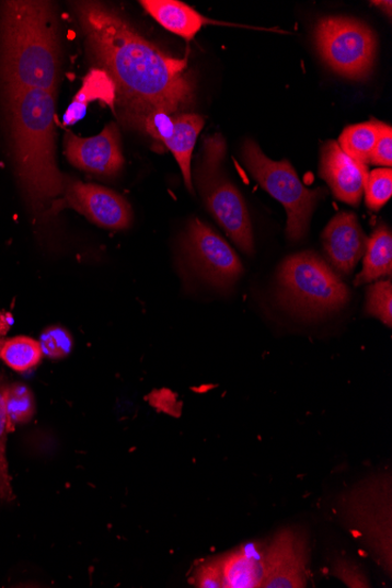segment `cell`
<instances>
[{
  "mask_svg": "<svg viewBox=\"0 0 392 588\" xmlns=\"http://www.w3.org/2000/svg\"><path fill=\"white\" fill-rule=\"evenodd\" d=\"M76 10L89 50L116 87V103L130 126L155 111L188 113L195 84L186 58L163 53L102 3L80 2Z\"/></svg>",
  "mask_w": 392,
  "mask_h": 588,
  "instance_id": "obj_1",
  "label": "cell"
},
{
  "mask_svg": "<svg viewBox=\"0 0 392 588\" xmlns=\"http://www.w3.org/2000/svg\"><path fill=\"white\" fill-rule=\"evenodd\" d=\"M15 173L37 217L55 216L67 187L56 159V93L27 90L7 96Z\"/></svg>",
  "mask_w": 392,
  "mask_h": 588,
  "instance_id": "obj_2",
  "label": "cell"
},
{
  "mask_svg": "<svg viewBox=\"0 0 392 588\" xmlns=\"http://www.w3.org/2000/svg\"><path fill=\"white\" fill-rule=\"evenodd\" d=\"M57 23L51 3H2L0 83L5 96L27 90L57 92L60 72Z\"/></svg>",
  "mask_w": 392,
  "mask_h": 588,
  "instance_id": "obj_3",
  "label": "cell"
},
{
  "mask_svg": "<svg viewBox=\"0 0 392 588\" xmlns=\"http://www.w3.org/2000/svg\"><path fill=\"white\" fill-rule=\"evenodd\" d=\"M283 302L293 312L313 318L345 307L349 288L325 261L314 252H303L284 261L279 272Z\"/></svg>",
  "mask_w": 392,
  "mask_h": 588,
  "instance_id": "obj_4",
  "label": "cell"
},
{
  "mask_svg": "<svg viewBox=\"0 0 392 588\" xmlns=\"http://www.w3.org/2000/svg\"><path fill=\"white\" fill-rule=\"evenodd\" d=\"M226 152L227 146L221 135L206 139L196 180L210 215L242 252L252 255L254 238L247 205L222 172Z\"/></svg>",
  "mask_w": 392,
  "mask_h": 588,
  "instance_id": "obj_5",
  "label": "cell"
},
{
  "mask_svg": "<svg viewBox=\"0 0 392 588\" xmlns=\"http://www.w3.org/2000/svg\"><path fill=\"white\" fill-rule=\"evenodd\" d=\"M243 160L260 186L285 206L288 238L291 241L303 239L324 191L307 188L287 160H270L252 140L244 143Z\"/></svg>",
  "mask_w": 392,
  "mask_h": 588,
  "instance_id": "obj_6",
  "label": "cell"
},
{
  "mask_svg": "<svg viewBox=\"0 0 392 588\" xmlns=\"http://www.w3.org/2000/svg\"><path fill=\"white\" fill-rule=\"evenodd\" d=\"M318 50L342 77L362 80L372 71L378 41L362 22L347 18L322 19L315 30Z\"/></svg>",
  "mask_w": 392,
  "mask_h": 588,
  "instance_id": "obj_7",
  "label": "cell"
},
{
  "mask_svg": "<svg viewBox=\"0 0 392 588\" xmlns=\"http://www.w3.org/2000/svg\"><path fill=\"white\" fill-rule=\"evenodd\" d=\"M343 516L355 537L391 569L390 480L374 479L356 486L342 503ZM384 567V568H385Z\"/></svg>",
  "mask_w": 392,
  "mask_h": 588,
  "instance_id": "obj_8",
  "label": "cell"
},
{
  "mask_svg": "<svg viewBox=\"0 0 392 588\" xmlns=\"http://www.w3.org/2000/svg\"><path fill=\"white\" fill-rule=\"evenodd\" d=\"M185 252L193 269L216 288H231L243 273L241 261L230 244L199 219L189 223Z\"/></svg>",
  "mask_w": 392,
  "mask_h": 588,
  "instance_id": "obj_9",
  "label": "cell"
},
{
  "mask_svg": "<svg viewBox=\"0 0 392 588\" xmlns=\"http://www.w3.org/2000/svg\"><path fill=\"white\" fill-rule=\"evenodd\" d=\"M309 539L301 529L277 532L266 549V578L261 588H302L308 581Z\"/></svg>",
  "mask_w": 392,
  "mask_h": 588,
  "instance_id": "obj_10",
  "label": "cell"
},
{
  "mask_svg": "<svg viewBox=\"0 0 392 588\" xmlns=\"http://www.w3.org/2000/svg\"><path fill=\"white\" fill-rule=\"evenodd\" d=\"M71 207L97 226L111 231L127 230L132 208L120 194L108 188L67 178L60 210Z\"/></svg>",
  "mask_w": 392,
  "mask_h": 588,
  "instance_id": "obj_11",
  "label": "cell"
},
{
  "mask_svg": "<svg viewBox=\"0 0 392 588\" xmlns=\"http://www.w3.org/2000/svg\"><path fill=\"white\" fill-rule=\"evenodd\" d=\"M64 149L74 168L94 175L112 177L119 174L124 166L120 132L113 123L92 138L67 132Z\"/></svg>",
  "mask_w": 392,
  "mask_h": 588,
  "instance_id": "obj_12",
  "label": "cell"
},
{
  "mask_svg": "<svg viewBox=\"0 0 392 588\" xmlns=\"http://www.w3.org/2000/svg\"><path fill=\"white\" fill-rule=\"evenodd\" d=\"M320 175L337 200L354 207L361 204L369 175L368 165L351 159L334 140L322 147Z\"/></svg>",
  "mask_w": 392,
  "mask_h": 588,
  "instance_id": "obj_13",
  "label": "cell"
},
{
  "mask_svg": "<svg viewBox=\"0 0 392 588\" xmlns=\"http://www.w3.org/2000/svg\"><path fill=\"white\" fill-rule=\"evenodd\" d=\"M367 237L354 214H338L322 234L326 257L342 276H349L367 250Z\"/></svg>",
  "mask_w": 392,
  "mask_h": 588,
  "instance_id": "obj_14",
  "label": "cell"
},
{
  "mask_svg": "<svg viewBox=\"0 0 392 588\" xmlns=\"http://www.w3.org/2000/svg\"><path fill=\"white\" fill-rule=\"evenodd\" d=\"M267 542H251L220 555L223 588H261L266 578Z\"/></svg>",
  "mask_w": 392,
  "mask_h": 588,
  "instance_id": "obj_15",
  "label": "cell"
},
{
  "mask_svg": "<svg viewBox=\"0 0 392 588\" xmlns=\"http://www.w3.org/2000/svg\"><path fill=\"white\" fill-rule=\"evenodd\" d=\"M140 5L163 28L191 42L210 22L198 11L178 0H142Z\"/></svg>",
  "mask_w": 392,
  "mask_h": 588,
  "instance_id": "obj_16",
  "label": "cell"
},
{
  "mask_svg": "<svg viewBox=\"0 0 392 588\" xmlns=\"http://www.w3.org/2000/svg\"><path fill=\"white\" fill-rule=\"evenodd\" d=\"M205 126V119L195 113H180L174 116V134L163 147L174 155L182 170L186 187L193 192L192 155L196 140Z\"/></svg>",
  "mask_w": 392,
  "mask_h": 588,
  "instance_id": "obj_17",
  "label": "cell"
},
{
  "mask_svg": "<svg viewBox=\"0 0 392 588\" xmlns=\"http://www.w3.org/2000/svg\"><path fill=\"white\" fill-rule=\"evenodd\" d=\"M100 101L114 109L117 101L116 87L109 76L94 69L84 79L83 87L78 91L73 102L64 114V125L72 126L87 116L88 107L92 102Z\"/></svg>",
  "mask_w": 392,
  "mask_h": 588,
  "instance_id": "obj_18",
  "label": "cell"
},
{
  "mask_svg": "<svg viewBox=\"0 0 392 588\" xmlns=\"http://www.w3.org/2000/svg\"><path fill=\"white\" fill-rule=\"evenodd\" d=\"M364 269L355 280V286H362L392 274V234L384 224L376 228L367 241Z\"/></svg>",
  "mask_w": 392,
  "mask_h": 588,
  "instance_id": "obj_19",
  "label": "cell"
},
{
  "mask_svg": "<svg viewBox=\"0 0 392 588\" xmlns=\"http://www.w3.org/2000/svg\"><path fill=\"white\" fill-rule=\"evenodd\" d=\"M382 126L383 123L378 120L349 126L343 130L337 143L351 159L368 165Z\"/></svg>",
  "mask_w": 392,
  "mask_h": 588,
  "instance_id": "obj_20",
  "label": "cell"
},
{
  "mask_svg": "<svg viewBox=\"0 0 392 588\" xmlns=\"http://www.w3.org/2000/svg\"><path fill=\"white\" fill-rule=\"evenodd\" d=\"M43 351L34 338L19 336L4 341L0 358L13 370L25 372L37 367L43 358Z\"/></svg>",
  "mask_w": 392,
  "mask_h": 588,
  "instance_id": "obj_21",
  "label": "cell"
},
{
  "mask_svg": "<svg viewBox=\"0 0 392 588\" xmlns=\"http://www.w3.org/2000/svg\"><path fill=\"white\" fill-rule=\"evenodd\" d=\"M9 382L3 373H0V500L9 501L13 498L11 477L5 456L7 437L10 431V423L7 412V391Z\"/></svg>",
  "mask_w": 392,
  "mask_h": 588,
  "instance_id": "obj_22",
  "label": "cell"
},
{
  "mask_svg": "<svg viewBox=\"0 0 392 588\" xmlns=\"http://www.w3.org/2000/svg\"><path fill=\"white\" fill-rule=\"evenodd\" d=\"M7 412L10 427L27 423L35 416L36 401L28 387L23 383L10 384L7 391Z\"/></svg>",
  "mask_w": 392,
  "mask_h": 588,
  "instance_id": "obj_23",
  "label": "cell"
},
{
  "mask_svg": "<svg viewBox=\"0 0 392 588\" xmlns=\"http://www.w3.org/2000/svg\"><path fill=\"white\" fill-rule=\"evenodd\" d=\"M365 193L369 209L379 211L390 200L392 195L391 169H379L369 173Z\"/></svg>",
  "mask_w": 392,
  "mask_h": 588,
  "instance_id": "obj_24",
  "label": "cell"
},
{
  "mask_svg": "<svg viewBox=\"0 0 392 588\" xmlns=\"http://www.w3.org/2000/svg\"><path fill=\"white\" fill-rule=\"evenodd\" d=\"M367 314L378 318L385 325L392 323V286L391 281H382L368 290Z\"/></svg>",
  "mask_w": 392,
  "mask_h": 588,
  "instance_id": "obj_25",
  "label": "cell"
},
{
  "mask_svg": "<svg viewBox=\"0 0 392 588\" xmlns=\"http://www.w3.org/2000/svg\"><path fill=\"white\" fill-rule=\"evenodd\" d=\"M135 128L163 146L174 134V116L165 111H155L141 119Z\"/></svg>",
  "mask_w": 392,
  "mask_h": 588,
  "instance_id": "obj_26",
  "label": "cell"
},
{
  "mask_svg": "<svg viewBox=\"0 0 392 588\" xmlns=\"http://www.w3.org/2000/svg\"><path fill=\"white\" fill-rule=\"evenodd\" d=\"M39 345L44 355L53 359H60L71 353L73 338L61 326H50L42 334Z\"/></svg>",
  "mask_w": 392,
  "mask_h": 588,
  "instance_id": "obj_27",
  "label": "cell"
},
{
  "mask_svg": "<svg viewBox=\"0 0 392 588\" xmlns=\"http://www.w3.org/2000/svg\"><path fill=\"white\" fill-rule=\"evenodd\" d=\"M194 581L200 588H223L221 558L209 560L196 568Z\"/></svg>",
  "mask_w": 392,
  "mask_h": 588,
  "instance_id": "obj_28",
  "label": "cell"
},
{
  "mask_svg": "<svg viewBox=\"0 0 392 588\" xmlns=\"http://www.w3.org/2000/svg\"><path fill=\"white\" fill-rule=\"evenodd\" d=\"M332 567L333 575L348 587H370L364 572L349 560L336 557Z\"/></svg>",
  "mask_w": 392,
  "mask_h": 588,
  "instance_id": "obj_29",
  "label": "cell"
},
{
  "mask_svg": "<svg viewBox=\"0 0 392 588\" xmlns=\"http://www.w3.org/2000/svg\"><path fill=\"white\" fill-rule=\"evenodd\" d=\"M369 163L390 169L392 165V127L383 124Z\"/></svg>",
  "mask_w": 392,
  "mask_h": 588,
  "instance_id": "obj_30",
  "label": "cell"
},
{
  "mask_svg": "<svg viewBox=\"0 0 392 588\" xmlns=\"http://www.w3.org/2000/svg\"><path fill=\"white\" fill-rule=\"evenodd\" d=\"M13 318L10 313L0 312V335H7L12 328Z\"/></svg>",
  "mask_w": 392,
  "mask_h": 588,
  "instance_id": "obj_31",
  "label": "cell"
},
{
  "mask_svg": "<svg viewBox=\"0 0 392 588\" xmlns=\"http://www.w3.org/2000/svg\"><path fill=\"white\" fill-rule=\"evenodd\" d=\"M372 4L381 8L391 18V2H373Z\"/></svg>",
  "mask_w": 392,
  "mask_h": 588,
  "instance_id": "obj_32",
  "label": "cell"
},
{
  "mask_svg": "<svg viewBox=\"0 0 392 588\" xmlns=\"http://www.w3.org/2000/svg\"><path fill=\"white\" fill-rule=\"evenodd\" d=\"M4 341H5V338H0V353H2Z\"/></svg>",
  "mask_w": 392,
  "mask_h": 588,
  "instance_id": "obj_33",
  "label": "cell"
}]
</instances>
